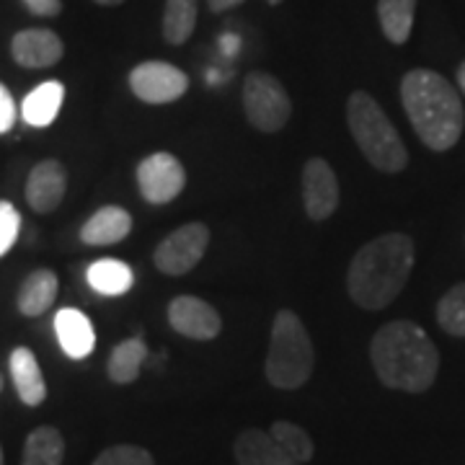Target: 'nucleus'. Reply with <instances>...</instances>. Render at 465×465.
I'll list each match as a JSON object with an SVG mask.
<instances>
[{
  "mask_svg": "<svg viewBox=\"0 0 465 465\" xmlns=\"http://www.w3.org/2000/svg\"><path fill=\"white\" fill-rule=\"evenodd\" d=\"M370 360L385 388L424 393L440 370V351L414 321H391L372 336Z\"/></svg>",
  "mask_w": 465,
  "mask_h": 465,
  "instance_id": "f03ea898",
  "label": "nucleus"
},
{
  "mask_svg": "<svg viewBox=\"0 0 465 465\" xmlns=\"http://www.w3.org/2000/svg\"><path fill=\"white\" fill-rule=\"evenodd\" d=\"M16 122V101L11 96V91L0 84V134H5Z\"/></svg>",
  "mask_w": 465,
  "mask_h": 465,
  "instance_id": "c85d7f7f",
  "label": "nucleus"
},
{
  "mask_svg": "<svg viewBox=\"0 0 465 465\" xmlns=\"http://www.w3.org/2000/svg\"><path fill=\"white\" fill-rule=\"evenodd\" d=\"M54 331L63 351L73 360H85L96 347V333L91 321L75 308H63L54 316Z\"/></svg>",
  "mask_w": 465,
  "mask_h": 465,
  "instance_id": "dca6fc26",
  "label": "nucleus"
},
{
  "mask_svg": "<svg viewBox=\"0 0 465 465\" xmlns=\"http://www.w3.org/2000/svg\"><path fill=\"white\" fill-rule=\"evenodd\" d=\"M168 323L176 333L197 341H210L223 331V318L207 300L179 295L168 302Z\"/></svg>",
  "mask_w": 465,
  "mask_h": 465,
  "instance_id": "9d476101",
  "label": "nucleus"
},
{
  "mask_svg": "<svg viewBox=\"0 0 465 465\" xmlns=\"http://www.w3.org/2000/svg\"><path fill=\"white\" fill-rule=\"evenodd\" d=\"M94 3H99V5H119V3H124V0H94Z\"/></svg>",
  "mask_w": 465,
  "mask_h": 465,
  "instance_id": "473e14b6",
  "label": "nucleus"
},
{
  "mask_svg": "<svg viewBox=\"0 0 465 465\" xmlns=\"http://www.w3.org/2000/svg\"><path fill=\"white\" fill-rule=\"evenodd\" d=\"M85 280L99 295H124L133 287V269L116 259H99L88 266Z\"/></svg>",
  "mask_w": 465,
  "mask_h": 465,
  "instance_id": "4be33fe9",
  "label": "nucleus"
},
{
  "mask_svg": "<svg viewBox=\"0 0 465 465\" xmlns=\"http://www.w3.org/2000/svg\"><path fill=\"white\" fill-rule=\"evenodd\" d=\"M145 341L140 336L134 339H127L122 344H116L109 354V365H106V372L109 378L116 382V385H130L140 378V370H143V362H145Z\"/></svg>",
  "mask_w": 465,
  "mask_h": 465,
  "instance_id": "aec40b11",
  "label": "nucleus"
},
{
  "mask_svg": "<svg viewBox=\"0 0 465 465\" xmlns=\"http://www.w3.org/2000/svg\"><path fill=\"white\" fill-rule=\"evenodd\" d=\"M11 378L16 385V393L21 403L39 406L47 399V382L42 375V367L36 362L34 351L29 347H18L11 351Z\"/></svg>",
  "mask_w": 465,
  "mask_h": 465,
  "instance_id": "f3484780",
  "label": "nucleus"
},
{
  "mask_svg": "<svg viewBox=\"0 0 465 465\" xmlns=\"http://www.w3.org/2000/svg\"><path fill=\"white\" fill-rule=\"evenodd\" d=\"M21 231V215L11 202L0 200V256H5L16 243Z\"/></svg>",
  "mask_w": 465,
  "mask_h": 465,
  "instance_id": "cd10ccee",
  "label": "nucleus"
},
{
  "mask_svg": "<svg viewBox=\"0 0 465 465\" xmlns=\"http://www.w3.org/2000/svg\"><path fill=\"white\" fill-rule=\"evenodd\" d=\"M197 14H200V0H166L163 39L168 45L179 47L192 36L194 26H197Z\"/></svg>",
  "mask_w": 465,
  "mask_h": 465,
  "instance_id": "b1692460",
  "label": "nucleus"
},
{
  "mask_svg": "<svg viewBox=\"0 0 465 465\" xmlns=\"http://www.w3.org/2000/svg\"><path fill=\"white\" fill-rule=\"evenodd\" d=\"M339 179L323 158H311L302 166V204L311 220H326L339 207Z\"/></svg>",
  "mask_w": 465,
  "mask_h": 465,
  "instance_id": "9b49d317",
  "label": "nucleus"
},
{
  "mask_svg": "<svg viewBox=\"0 0 465 465\" xmlns=\"http://www.w3.org/2000/svg\"><path fill=\"white\" fill-rule=\"evenodd\" d=\"M437 323L450 336L465 339V282L448 290L437 305Z\"/></svg>",
  "mask_w": 465,
  "mask_h": 465,
  "instance_id": "393cba45",
  "label": "nucleus"
},
{
  "mask_svg": "<svg viewBox=\"0 0 465 465\" xmlns=\"http://www.w3.org/2000/svg\"><path fill=\"white\" fill-rule=\"evenodd\" d=\"M458 84H460V91L465 94V63L458 67Z\"/></svg>",
  "mask_w": 465,
  "mask_h": 465,
  "instance_id": "2f4dec72",
  "label": "nucleus"
},
{
  "mask_svg": "<svg viewBox=\"0 0 465 465\" xmlns=\"http://www.w3.org/2000/svg\"><path fill=\"white\" fill-rule=\"evenodd\" d=\"M0 465H3V448H0Z\"/></svg>",
  "mask_w": 465,
  "mask_h": 465,
  "instance_id": "f704fd0d",
  "label": "nucleus"
},
{
  "mask_svg": "<svg viewBox=\"0 0 465 465\" xmlns=\"http://www.w3.org/2000/svg\"><path fill=\"white\" fill-rule=\"evenodd\" d=\"M416 0H378V18L388 42L403 45L411 36Z\"/></svg>",
  "mask_w": 465,
  "mask_h": 465,
  "instance_id": "5701e85b",
  "label": "nucleus"
},
{
  "mask_svg": "<svg viewBox=\"0 0 465 465\" xmlns=\"http://www.w3.org/2000/svg\"><path fill=\"white\" fill-rule=\"evenodd\" d=\"M401 101L419 140L434 153L450 150L463 134V101L445 75L416 67L401 81Z\"/></svg>",
  "mask_w": 465,
  "mask_h": 465,
  "instance_id": "7ed1b4c3",
  "label": "nucleus"
},
{
  "mask_svg": "<svg viewBox=\"0 0 465 465\" xmlns=\"http://www.w3.org/2000/svg\"><path fill=\"white\" fill-rule=\"evenodd\" d=\"M414 269V241L406 232H385L354 253L347 269V292L360 308L382 311L399 298Z\"/></svg>",
  "mask_w": 465,
  "mask_h": 465,
  "instance_id": "f257e3e1",
  "label": "nucleus"
},
{
  "mask_svg": "<svg viewBox=\"0 0 465 465\" xmlns=\"http://www.w3.org/2000/svg\"><path fill=\"white\" fill-rule=\"evenodd\" d=\"M264 3H269V5H280L282 0H264Z\"/></svg>",
  "mask_w": 465,
  "mask_h": 465,
  "instance_id": "72a5a7b5",
  "label": "nucleus"
},
{
  "mask_svg": "<svg viewBox=\"0 0 465 465\" xmlns=\"http://www.w3.org/2000/svg\"><path fill=\"white\" fill-rule=\"evenodd\" d=\"M269 432L274 434V440L282 445L300 465H305L313 458V440L302 427L292 424V421H274Z\"/></svg>",
  "mask_w": 465,
  "mask_h": 465,
  "instance_id": "a878e982",
  "label": "nucleus"
},
{
  "mask_svg": "<svg viewBox=\"0 0 465 465\" xmlns=\"http://www.w3.org/2000/svg\"><path fill=\"white\" fill-rule=\"evenodd\" d=\"M243 109L259 133H280L292 114V101L272 73H249L243 81Z\"/></svg>",
  "mask_w": 465,
  "mask_h": 465,
  "instance_id": "423d86ee",
  "label": "nucleus"
},
{
  "mask_svg": "<svg viewBox=\"0 0 465 465\" xmlns=\"http://www.w3.org/2000/svg\"><path fill=\"white\" fill-rule=\"evenodd\" d=\"M210 246V228L204 223H186L155 246L153 262L158 272L168 277H182L200 264L204 251Z\"/></svg>",
  "mask_w": 465,
  "mask_h": 465,
  "instance_id": "0eeeda50",
  "label": "nucleus"
},
{
  "mask_svg": "<svg viewBox=\"0 0 465 465\" xmlns=\"http://www.w3.org/2000/svg\"><path fill=\"white\" fill-rule=\"evenodd\" d=\"M347 124L357 148L382 173H401L409 163V153L385 116L381 104L365 91H354L347 101Z\"/></svg>",
  "mask_w": 465,
  "mask_h": 465,
  "instance_id": "20e7f679",
  "label": "nucleus"
},
{
  "mask_svg": "<svg viewBox=\"0 0 465 465\" xmlns=\"http://www.w3.org/2000/svg\"><path fill=\"white\" fill-rule=\"evenodd\" d=\"M94 465H155L148 450L137 445H112L101 452Z\"/></svg>",
  "mask_w": 465,
  "mask_h": 465,
  "instance_id": "bb28decb",
  "label": "nucleus"
},
{
  "mask_svg": "<svg viewBox=\"0 0 465 465\" xmlns=\"http://www.w3.org/2000/svg\"><path fill=\"white\" fill-rule=\"evenodd\" d=\"M316 351L308 329L295 311H280L272 323L269 354H266V381L280 391H298L313 375Z\"/></svg>",
  "mask_w": 465,
  "mask_h": 465,
  "instance_id": "39448f33",
  "label": "nucleus"
},
{
  "mask_svg": "<svg viewBox=\"0 0 465 465\" xmlns=\"http://www.w3.org/2000/svg\"><path fill=\"white\" fill-rule=\"evenodd\" d=\"M243 0H207V5H210V11H215V14H223V11H231L235 5H241Z\"/></svg>",
  "mask_w": 465,
  "mask_h": 465,
  "instance_id": "7c9ffc66",
  "label": "nucleus"
},
{
  "mask_svg": "<svg viewBox=\"0 0 465 465\" xmlns=\"http://www.w3.org/2000/svg\"><path fill=\"white\" fill-rule=\"evenodd\" d=\"M232 452H235L238 465H300L274 440V434L264 430H246L243 434H238Z\"/></svg>",
  "mask_w": 465,
  "mask_h": 465,
  "instance_id": "4468645a",
  "label": "nucleus"
},
{
  "mask_svg": "<svg viewBox=\"0 0 465 465\" xmlns=\"http://www.w3.org/2000/svg\"><path fill=\"white\" fill-rule=\"evenodd\" d=\"M21 3L29 8V14H34V16L54 18L63 14V0H21Z\"/></svg>",
  "mask_w": 465,
  "mask_h": 465,
  "instance_id": "c756f323",
  "label": "nucleus"
},
{
  "mask_svg": "<svg viewBox=\"0 0 465 465\" xmlns=\"http://www.w3.org/2000/svg\"><path fill=\"white\" fill-rule=\"evenodd\" d=\"M130 232H133L130 213L116 204H106L85 220V225L81 228V241L85 246H114Z\"/></svg>",
  "mask_w": 465,
  "mask_h": 465,
  "instance_id": "2eb2a0df",
  "label": "nucleus"
},
{
  "mask_svg": "<svg viewBox=\"0 0 465 465\" xmlns=\"http://www.w3.org/2000/svg\"><path fill=\"white\" fill-rule=\"evenodd\" d=\"M137 186L150 204L173 202L186 186V171L171 153H153L137 166Z\"/></svg>",
  "mask_w": 465,
  "mask_h": 465,
  "instance_id": "1a4fd4ad",
  "label": "nucleus"
},
{
  "mask_svg": "<svg viewBox=\"0 0 465 465\" xmlns=\"http://www.w3.org/2000/svg\"><path fill=\"white\" fill-rule=\"evenodd\" d=\"M63 101H65V85L60 81H47V84L36 85L24 99L21 114L32 127H47L60 114Z\"/></svg>",
  "mask_w": 465,
  "mask_h": 465,
  "instance_id": "6ab92c4d",
  "label": "nucleus"
},
{
  "mask_svg": "<svg viewBox=\"0 0 465 465\" xmlns=\"http://www.w3.org/2000/svg\"><path fill=\"white\" fill-rule=\"evenodd\" d=\"M57 274L52 272V269H36L32 272L24 284H21V290H18V313L26 318H36L42 316V313H47L52 308V302L57 298Z\"/></svg>",
  "mask_w": 465,
  "mask_h": 465,
  "instance_id": "a211bd4d",
  "label": "nucleus"
},
{
  "mask_svg": "<svg viewBox=\"0 0 465 465\" xmlns=\"http://www.w3.org/2000/svg\"><path fill=\"white\" fill-rule=\"evenodd\" d=\"M65 440L54 427H36L24 445L21 465H63Z\"/></svg>",
  "mask_w": 465,
  "mask_h": 465,
  "instance_id": "412c9836",
  "label": "nucleus"
},
{
  "mask_svg": "<svg viewBox=\"0 0 465 465\" xmlns=\"http://www.w3.org/2000/svg\"><path fill=\"white\" fill-rule=\"evenodd\" d=\"M67 192V171L60 161L47 158L36 163L26 179V202L34 213L50 215L60 207V202Z\"/></svg>",
  "mask_w": 465,
  "mask_h": 465,
  "instance_id": "f8f14e48",
  "label": "nucleus"
},
{
  "mask_svg": "<svg viewBox=\"0 0 465 465\" xmlns=\"http://www.w3.org/2000/svg\"><path fill=\"white\" fill-rule=\"evenodd\" d=\"M11 54L21 67L42 70L57 65L65 54L63 39L50 29H24L11 42Z\"/></svg>",
  "mask_w": 465,
  "mask_h": 465,
  "instance_id": "ddd939ff",
  "label": "nucleus"
},
{
  "mask_svg": "<svg viewBox=\"0 0 465 465\" xmlns=\"http://www.w3.org/2000/svg\"><path fill=\"white\" fill-rule=\"evenodd\" d=\"M0 391H3V375H0Z\"/></svg>",
  "mask_w": 465,
  "mask_h": 465,
  "instance_id": "c9c22d12",
  "label": "nucleus"
},
{
  "mask_svg": "<svg viewBox=\"0 0 465 465\" xmlns=\"http://www.w3.org/2000/svg\"><path fill=\"white\" fill-rule=\"evenodd\" d=\"M130 88L140 101L145 104H171L179 101L189 88L186 73L171 63L150 60L133 67L130 73Z\"/></svg>",
  "mask_w": 465,
  "mask_h": 465,
  "instance_id": "6e6552de",
  "label": "nucleus"
}]
</instances>
